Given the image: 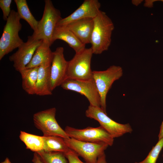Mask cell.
Segmentation results:
<instances>
[{
  "instance_id": "25",
  "label": "cell",
  "mask_w": 163,
  "mask_h": 163,
  "mask_svg": "<svg viewBox=\"0 0 163 163\" xmlns=\"http://www.w3.org/2000/svg\"><path fill=\"white\" fill-rule=\"evenodd\" d=\"M64 154L68 161V163H86L81 161L78 158V155L70 149Z\"/></svg>"
},
{
  "instance_id": "5",
  "label": "cell",
  "mask_w": 163,
  "mask_h": 163,
  "mask_svg": "<svg viewBox=\"0 0 163 163\" xmlns=\"http://www.w3.org/2000/svg\"><path fill=\"white\" fill-rule=\"evenodd\" d=\"M93 54L91 48H85L82 52L75 53L72 59L68 61L67 78L80 80L93 78L91 64Z\"/></svg>"
},
{
  "instance_id": "20",
  "label": "cell",
  "mask_w": 163,
  "mask_h": 163,
  "mask_svg": "<svg viewBox=\"0 0 163 163\" xmlns=\"http://www.w3.org/2000/svg\"><path fill=\"white\" fill-rule=\"evenodd\" d=\"M20 139L25 144L26 149L37 152L43 150L44 141L43 136H40L20 131Z\"/></svg>"
},
{
  "instance_id": "6",
  "label": "cell",
  "mask_w": 163,
  "mask_h": 163,
  "mask_svg": "<svg viewBox=\"0 0 163 163\" xmlns=\"http://www.w3.org/2000/svg\"><path fill=\"white\" fill-rule=\"evenodd\" d=\"M85 115L98 121L114 138L133 131L129 124H122L115 122L109 117L100 107L90 105L86 110Z\"/></svg>"
},
{
  "instance_id": "22",
  "label": "cell",
  "mask_w": 163,
  "mask_h": 163,
  "mask_svg": "<svg viewBox=\"0 0 163 163\" xmlns=\"http://www.w3.org/2000/svg\"><path fill=\"white\" fill-rule=\"evenodd\" d=\"M44 163H68L64 154L42 150L37 152Z\"/></svg>"
},
{
  "instance_id": "9",
  "label": "cell",
  "mask_w": 163,
  "mask_h": 163,
  "mask_svg": "<svg viewBox=\"0 0 163 163\" xmlns=\"http://www.w3.org/2000/svg\"><path fill=\"white\" fill-rule=\"evenodd\" d=\"M64 130L69 138L78 140L92 142H103L110 146L113 143L114 138L101 126L81 129L67 126Z\"/></svg>"
},
{
  "instance_id": "10",
  "label": "cell",
  "mask_w": 163,
  "mask_h": 163,
  "mask_svg": "<svg viewBox=\"0 0 163 163\" xmlns=\"http://www.w3.org/2000/svg\"><path fill=\"white\" fill-rule=\"evenodd\" d=\"M60 86L63 89L75 91L84 96L89 101L90 105L100 107V96L93 78H67Z\"/></svg>"
},
{
  "instance_id": "30",
  "label": "cell",
  "mask_w": 163,
  "mask_h": 163,
  "mask_svg": "<svg viewBox=\"0 0 163 163\" xmlns=\"http://www.w3.org/2000/svg\"><path fill=\"white\" fill-rule=\"evenodd\" d=\"M161 1L162 2H163V0H161Z\"/></svg>"
},
{
  "instance_id": "26",
  "label": "cell",
  "mask_w": 163,
  "mask_h": 163,
  "mask_svg": "<svg viewBox=\"0 0 163 163\" xmlns=\"http://www.w3.org/2000/svg\"><path fill=\"white\" fill-rule=\"evenodd\" d=\"M33 163H44L41 159L38 154L34 152L32 160Z\"/></svg>"
},
{
  "instance_id": "8",
  "label": "cell",
  "mask_w": 163,
  "mask_h": 163,
  "mask_svg": "<svg viewBox=\"0 0 163 163\" xmlns=\"http://www.w3.org/2000/svg\"><path fill=\"white\" fill-rule=\"evenodd\" d=\"M56 109L52 107L35 113L33 120L35 127L43 133V136H53L63 138L69 137L58 123L55 118Z\"/></svg>"
},
{
  "instance_id": "11",
  "label": "cell",
  "mask_w": 163,
  "mask_h": 163,
  "mask_svg": "<svg viewBox=\"0 0 163 163\" xmlns=\"http://www.w3.org/2000/svg\"><path fill=\"white\" fill-rule=\"evenodd\" d=\"M42 42L41 40L34 39L31 36L28 37L27 41L24 42L18 48L17 51L9 57V59L13 62L15 70L19 72L26 68L36 49Z\"/></svg>"
},
{
  "instance_id": "16",
  "label": "cell",
  "mask_w": 163,
  "mask_h": 163,
  "mask_svg": "<svg viewBox=\"0 0 163 163\" xmlns=\"http://www.w3.org/2000/svg\"><path fill=\"white\" fill-rule=\"evenodd\" d=\"M51 65L44 64L39 67L35 94L40 96L52 94L50 85Z\"/></svg>"
},
{
  "instance_id": "21",
  "label": "cell",
  "mask_w": 163,
  "mask_h": 163,
  "mask_svg": "<svg viewBox=\"0 0 163 163\" xmlns=\"http://www.w3.org/2000/svg\"><path fill=\"white\" fill-rule=\"evenodd\" d=\"M17 12L21 19L26 21L29 24L34 32L36 31L38 23L30 12L26 0H14Z\"/></svg>"
},
{
  "instance_id": "7",
  "label": "cell",
  "mask_w": 163,
  "mask_h": 163,
  "mask_svg": "<svg viewBox=\"0 0 163 163\" xmlns=\"http://www.w3.org/2000/svg\"><path fill=\"white\" fill-rule=\"evenodd\" d=\"M64 139L69 148L82 157L86 163H96L98 157L109 146L103 142H92L71 138Z\"/></svg>"
},
{
  "instance_id": "19",
  "label": "cell",
  "mask_w": 163,
  "mask_h": 163,
  "mask_svg": "<svg viewBox=\"0 0 163 163\" xmlns=\"http://www.w3.org/2000/svg\"><path fill=\"white\" fill-rule=\"evenodd\" d=\"M43 136L44 141L43 150L45 151L59 152L65 154L70 149L63 138L53 136Z\"/></svg>"
},
{
  "instance_id": "13",
  "label": "cell",
  "mask_w": 163,
  "mask_h": 163,
  "mask_svg": "<svg viewBox=\"0 0 163 163\" xmlns=\"http://www.w3.org/2000/svg\"><path fill=\"white\" fill-rule=\"evenodd\" d=\"M101 4L98 0H85L82 5L71 14L62 18L56 27L66 25L72 22L85 19H94L100 10Z\"/></svg>"
},
{
  "instance_id": "3",
  "label": "cell",
  "mask_w": 163,
  "mask_h": 163,
  "mask_svg": "<svg viewBox=\"0 0 163 163\" xmlns=\"http://www.w3.org/2000/svg\"><path fill=\"white\" fill-rule=\"evenodd\" d=\"M43 15L38 21L36 31L31 36L35 40H41L50 46L53 43V36L58 23L62 18L60 11L56 8L51 1L45 0Z\"/></svg>"
},
{
  "instance_id": "28",
  "label": "cell",
  "mask_w": 163,
  "mask_h": 163,
  "mask_svg": "<svg viewBox=\"0 0 163 163\" xmlns=\"http://www.w3.org/2000/svg\"><path fill=\"white\" fill-rule=\"evenodd\" d=\"M158 139L163 137V121L161 125L159 134L158 136Z\"/></svg>"
},
{
  "instance_id": "27",
  "label": "cell",
  "mask_w": 163,
  "mask_h": 163,
  "mask_svg": "<svg viewBox=\"0 0 163 163\" xmlns=\"http://www.w3.org/2000/svg\"><path fill=\"white\" fill-rule=\"evenodd\" d=\"M96 163H107L105 153H104L98 158Z\"/></svg>"
},
{
  "instance_id": "24",
  "label": "cell",
  "mask_w": 163,
  "mask_h": 163,
  "mask_svg": "<svg viewBox=\"0 0 163 163\" xmlns=\"http://www.w3.org/2000/svg\"><path fill=\"white\" fill-rule=\"evenodd\" d=\"M11 0H0V7L3 12V18L7 21L9 16L11 10L10 6Z\"/></svg>"
},
{
  "instance_id": "29",
  "label": "cell",
  "mask_w": 163,
  "mask_h": 163,
  "mask_svg": "<svg viewBox=\"0 0 163 163\" xmlns=\"http://www.w3.org/2000/svg\"><path fill=\"white\" fill-rule=\"evenodd\" d=\"M0 163H11L9 159L8 158H6L5 160Z\"/></svg>"
},
{
  "instance_id": "17",
  "label": "cell",
  "mask_w": 163,
  "mask_h": 163,
  "mask_svg": "<svg viewBox=\"0 0 163 163\" xmlns=\"http://www.w3.org/2000/svg\"><path fill=\"white\" fill-rule=\"evenodd\" d=\"M50 46L43 41L36 49L31 61L26 68L38 67L44 64H51L53 52L51 51Z\"/></svg>"
},
{
  "instance_id": "15",
  "label": "cell",
  "mask_w": 163,
  "mask_h": 163,
  "mask_svg": "<svg viewBox=\"0 0 163 163\" xmlns=\"http://www.w3.org/2000/svg\"><path fill=\"white\" fill-rule=\"evenodd\" d=\"M57 40H62L67 43L75 51L78 53L84 51L85 45L70 30L62 26L56 27L53 36V42Z\"/></svg>"
},
{
  "instance_id": "23",
  "label": "cell",
  "mask_w": 163,
  "mask_h": 163,
  "mask_svg": "<svg viewBox=\"0 0 163 163\" xmlns=\"http://www.w3.org/2000/svg\"><path fill=\"white\" fill-rule=\"evenodd\" d=\"M163 148V137L158 140L153 147L146 157L142 161L134 163H156L159 154Z\"/></svg>"
},
{
  "instance_id": "2",
  "label": "cell",
  "mask_w": 163,
  "mask_h": 163,
  "mask_svg": "<svg viewBox=\"0 0 163 163\" xmlns=\"http://www.w3.org/2000/svg\"><path fill=\"white\" fill-rule=\"evenodd\" d=\"M21 19L17 11L11 10L0 39V60L24 42L19 35L22 26Z\"/></svg>"
},
{
  "instance_id": "12",
  "label": "cell",
  "mask_w": 163,
  "mask_h": 163,
  "mask_svg": "<svg viewBox=\"0 0 163 163\" xmlns=\"http://www.w3.org/2000/svg\"><path fill=\"white\" fill-rule=\"evenodd\" d=\"M68 65V61L64 55V48L57 47L53 52L50 68V85L52 91L67 79Z\"/></svg>"
},
{
  "instance_id": "18",
  "label": "cell",
  "mask_w": 163,
  "mask_h": 163,
  "mask_svg": "<svg viewBox=\"0 0 163 163\" xmlns=\"http://www.w3.org/2000/svg\"><path fill=\"white\" fill-rule=\"evenodd\" d=\"M39 67L25 68L19 72L21 75L23 89L28 94H35Z\"/></svg>"
},
{
  "instance_id": "4",
  "label": "cell",
  "mask_w": 163,
  "mask_h": 163,
  "mask_svg": "<svg viewBox=\"0 0 163 163\" xmlns=\"http://www.w3.org/2000/svg\"><path fill=\"white\" fill-rule=\"evenodd\" d=\"M123 70L118 66L113 65L102 71H93V78L100 98V107L106 113L107 94L113 83L122 76Z\"/></svg>"
},
{
  "instance_id": "14",
  "label": "cell",
  "mask_w": 163,
  "mask_h": 163,
  "mask_svg": "<svg viewBox=\"0 0 163 163\" xmlns=\"http://www.w3.org/2000/svg\"><path fill=\"white\" fill-rule=\"evenodd\" d=\"M61 26L71 31L85 45L90 43L94 27L93 19H82Z\"/></svg>"
},
{
  "instance_id": "1",
  "label": "cell",
  "mask_w": 163,
  "mask_h": 163,
  "mask_svg": "<svg viewBox=\"0 0 163 163\" xmlns=\"http://www.w3.org/2000/svg\"><path fill=\"white\" fill-rule=\"evenodd\" d=\"M94 27L91 38V47L93 53L100 54L107 50L111 41L114 25L106 13L100 10L93 19Z\"/></svg>"
},
{
  "instance_id": "31",
  "label": "cell",
  "mask_w": 163,
  "mask_h": 163,
  "mask_svg": "<svg viewBox=\"0 0 163 163\" xmlns=\"http://www.w3.org/2000/svg\"><path fill=\"white\" fill-rule=\"evenodd\" d=\"M162 157H163V154L162 155Z\"/></svg>"
}]
</instances>
